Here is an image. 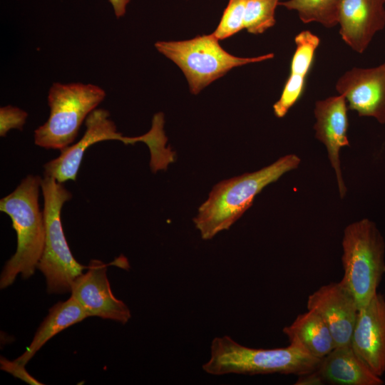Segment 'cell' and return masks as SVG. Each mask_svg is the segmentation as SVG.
<instances>
[{"label":"cell","instance_id":"cell-4","mask_svg":"<svg viewBox=\"0 0 385 385\" xmlns=\"http://www.w3.org/2000/svg\"><path fill=\"white\" fill-rule=\"evenodd\" d=\"M341 282L354 297L358 309L377 293L385 274V243L374 222L364 218L347 225L342 239Z\"/></svg>","mask_w":385,"mask_h":385},{"label":"cell","instance_id":"cell-25","mask_svg":"<svg viewBox=\"0 0 385 385\" xmlns=\"http://www.w3.org/2000/svg\"><path fill=\"white\" fill-rule=\"evenodd\" d=\"M296 385H322L324 384L321 376L316 370L298 376L294 383Z\"/></svg>","mask_w":385,"mask_h":385},{"label":"cell","instance_id":"cell-15","mask_svg":"<svg viewBox=\"0 0 385 385\" xmlns=\"http://www.w3.org/2000/svg\"><path fill=\"white\" fill-rule=\"evenodd\" d=\"M317 371L324 384L333 385H382L381 377L373 373L355 354L351 344L335 347L321 359Z\"/></svg>","mask_w":385,"mask_h":385},{"label":"cell","instance_id":"cell-19","mask_svg":"<svg viewBox=\"0 0 385 385\" xmlns=\"http://www.w3.org/2000/svg\"><path fill=\"white\" fill-rule=\"evenodd\" d=\"M280 0H247L244 29L252 34L264 33L276 22L275 10Z\"/></svg>","mask_w":385,"mask_h":385},{"label":"cell","instance_id":"cell-6","mask_svg":"<svg viewBox=\"0 0 385 385\" xmlns=\"http://www.w3.org/2000/svg\"><path fill=\"white\" fill-rule=\"evenodd\" d=\"M106 96L102 88L91 83H53L48 94L49 117L35 130V144L60 150L69 146L85 118Z\"/></svg>","mask_w":385,"mask_h":385},{"label":"cell","instance_id":"cell-20","mask_svg":"<svg viewBox=\"0 0 385 385\" xmlns=\"http://www.w3.org/2000/svg\"><path fill=\"white\" fill-rule=\"evenodd\" d=\"M294 42L296 49L290 63V73L307 78L320 39L311 31H303L295 36Z\"/></svg>","mask_w":385,"mask_h":385},{"label":"cell","instance_id":"cell-26","mask_svg":"<svg viewBox=\"0 0 385 385\" xmlns=\"http://www.w3.org/2000/svg\"><path fill=\"white\" fill-rule=\"evenodd\" d=\"M130 0H109L116 17L120 18L125 15L126 6Z\"/></svg>","mask_w":385,"mask_h":385},{"label":"cell","instance_id":"cell-24","mask_svg":"<svg viewBox=\"0 0 385 385\" xmlns=\"http://www.w3.org/2000/svg\"><path fill=\"white\" fill-rule=\"evenodd\" d=\"M0 365L1 370L11 374L14 377L20 379L29 384H42V383L39 382L27 372L25 367L26 366L16 362L15 360L9 361L6 358L1 356Z\"/></svg>","mask_w":385,"mask_h":385},{"label":"cell","instance_id":"cell-8","mask_svg":"<svg viewBox=\"0 0 385 385\" xmlns=\"http://www.w3.org/2000/svg\"><path fill=\"white\" fill-rule=\"evenodd\" d=\"M164 122L158 118L152 120L150 130L138 137L123 136L117 130L110 113L105 109H95L86 119V130L83 136L76 143L61 151L56 158L43 165L44 176L54 178L63 183L75 181L86 149L91 145L105 140H117L125 144L143 142L148 146L152 158L162 155L166 150L168 138L164 131Z\"/></svg>","mask_w":385,"mask_h":385},{"label":"cell","instance_id":"cell-13","mask_svg":"<svg viewBox=\"0 0 385 385\" xmlns=\"http://www.w3.org/2000/svg\"><path fill=\"white\" fill-rule=\"evenodd\" d=\"M315 137L327 148L328 157L336 174L340 197L346 192L340 166L339 151L349 146L347 137L349 120L346 101L344 96H331L315 103Z\"/></svg>","mask_w":385,"mask_h":385},{"label":"cell","instance_id":"cell-16","mask_svg":"<svg viewBox=\"0 0 385 385\" xmlns=\"http://www.w3.org/2000/svg\"><path fill=\"white\" fill-rule=\"evenodd\" d=\"M88 317L84 308L71 295L66 301L57 302L49 309L26 350L14 360L26 366L53 337Z\"/></svg>","mask_w":385,"mask_h":385},{"label":"cell","instance_id":"cell-22","mask_svg":"<svg viewBox=\"0 0 385 385\" xmlns=\"http://www.w3.org/2000/svg\"><path fill=\"white\" fill-rule=\"evenodd\" d=\"M306 78L302 76L289 74L279 100L273 105V111L276 117L283 118L302 97Z\"/></svg>","mask_w":385,"mask_h":385},{"label":"cell","instance_id":"cell-3","mask_svg":"<svg viewBox=\"0 0 385 385\" xmlns=\"http://www.w3.org/2000/svg\"><path fill=\"white\" fill-rule=\"evenodd\" d=\"M320 361L295 342L282 348L254 349L226 335L212 339L210 357L202 369L214 376L282 374L298 376L316 370Z\"/></svg>","mask_w":385,"mask_h":385},{"label":"cell","instance_id":"cell-2","mask_svg":"<svg viewBox=\"0 0 385 385\" xmlns=\"http://www.w3.org/2000/svg\"><path fill=\"white\" fill-rule=\"evenodd\" d=\"M41 180L38 175H29L0 200V210L10 217L17 236L16 251L1 273V289L11 285L19 274L24 279L31 277L42 255L45 222L38 202Z\"/></svg>","mask_w":385,"mask_h":385},{"label":"cell","instance_id":"cell-18","mask_svg":"<svg viewBox=\"0 0 385 385\" xmlns=\"http://www.w3.org/2000/svg\"><path fill=\"white\" fill-rule=\"evenodd\" d=\"M342 0H287L279 5L296 11L300 20L308 24L317 22L327 28L339 24Z\"/></svg>","mask_w":385,"mask_h":385},{"label":"cell","instance_id":"cell-11","mask_svg":"<svg viewBox=\"0 0 385 385\" xmlns=\"http://www.w3.org/2000/svg\"><path fill=\"white\" fill-rule=\"evenodd\" d=\"M336 90L359 116L385 123V62L370 68H351L338 79Z\"/></svg>","mask_w":385,"mask_h":385},{"label":"cell","instance_id":"cell-1","mask_svg":"<svg viewBox=\"0 0 385 385\" xmlns=\"http://www.w3.org/2000/svg\"><path fill=\"white\" fill-rule=\"evenodd\" d=\"M300 162L297 155L289 154L259 170L216 184L193 218L202 239L211 240L228 230L252 206L257 195L286 173L297 168Z\"/></svg>","mask_w":385,"mask_h":385},{"label":"cell","instance_id":"cell-7","mask_svg":"<svg viewBox=\"0 0 385 385\" xmlns=\"http://www.w3.org/2000/svg\"><path fill=\"white\" fill-rule=\"evenodd\" d=\"M156 49L183 72L190 92L198 94L235 67L271 59L274 53L238 57L227 52L212 33L176 41H157Z\"/></svg>","mask_w":385,"mask_h":385},{"label":"cell","instance_id":"cell-17","mask_svg":"<svg viewBox=\"0 0 385 385\" xmlns=\"http://www.w3.org/2000/svg\"><path fill=\"white\" fill-rule=\"evenodd\" d=\"M282 331L289 342L300 344L308 353L318 359H322L336 347L327 324L314 310L308 309L307 312L299 314Z\"/></svg>","mask_w":385,"mask_h":385},{"label":"cell","instance_id":"cell-14","mask_svg":"<svg viewBox=\"0 0 385 385\" xmlns=\"http://www.w3.org/2000/svg\"><path fill=\"white\" fill-rule=\"evenodd\" d=\"M385 0H342L339 34L354 51L362 53L385 26Z\"/></svg>","mask_w":385,"mask_h":385},{"label":"cell","instance_id":"cell-5","mask_svg":"<svg viewBox=\"0 0 385 385\" xmlns=\"http://www.w3.org/2000/svg\"><path fill=\"white\" fill-rule=\"evenodd\" d=\"M41 190L44 201L45 242L36 269L46 277L48 293L71 292L73 282L88 267L75 260L63 230L61 209L71 199L72 194L63 183L48 176L42 178Z\"/></svg>","mask_w":385,"mask_h":385},{"label":"cell","instance_id":"cell-9","mask_svg":"<svg viewBox=\"0 0 385 385\" xmlns=\"http://www.w3.org/2000/svg\"><path fill=\"white\" fill-rule=\"evenodd\" d=\"M106 271L107 265L102 261L91 260L86 272L73 282L71 296L84 308L88 317H98L125 324L131 317L130 311L113 295Z\"/></svg>","mask_w":385,"mask_h":385},{"label":"cell","instance_id":"cell-21","mask_svg":"<svg viewBox=\"0 0 385 385\" xmlns=\"http://www.w3.org/2000/svg\"><path fill=\"white\" fill-rule=\"evenodd\" d=\"M247 0H229L212 34L219 40L227 38L244 29Z\"/></svg>","mask_w":385,"mask_h":385},{"label":"cell","instance_id":"cell-23","mask_svg":"<svg viewBox=\"0 0 385 385\" xmlns=\"http://www.w3.org/2000/svg\"><path fill=\"white\" fill-rule=\"evenodd\" d=\"M28 113L15 106H6L0 108V135L4 137L12 129L22 130Z\"/></svg>","mask_w":385,"mask_h":385},{"label":"cell","instance_id":"cell-12","mask_svg":"<svg viewBox=\"0 0 385 385\" xmlns=\"http://www.w3.org/2000/svg\"><path fill=\"white\" fill-rule=\"evenodd\" d=\"M307 307L324 320L336 347L350 344L359 309L354 297L341 281L320 287L308 297Z\"/></svg>","mask_w":385,"mask_h":385},{"label":"cell","instance_id":"cell-10","mask_svg":"<svg viewBox=\"0 0 385 385\" xmlns=\"http://www.w3.org/2000/svg\"><path fill=\"white\" fill-rule=\"evenodd\" d=\"M351 346L376 375L385 373V297L376 293L358 311Z\"/></svg>","mask_w":385,"mask_h":385}]
</instances>
